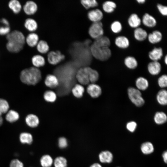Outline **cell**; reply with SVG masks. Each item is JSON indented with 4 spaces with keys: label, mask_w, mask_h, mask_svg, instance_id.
<instances>
[{
    "label": "cell",
    "mask_w": 167,
    "mask_h": 167,
    "mask_svg": "<svg viewBox=\"0 0 167 167\" xmlns=\"http://www.w3.org/2000/svg\"><path fill=\"white\" fill-rule=\"evenodd\" d=\"M7 42L6 48L10 52L17 53L23 49L25 42V38L23 33L18 30L10 32L6 35Z\"/></svg>",
    "instance_id": "obj_1"
},
{
    "label": "cell",
    "mask_w": 167,
    "mask_h": 167,
    "mask_svg": "<svg viewBox=\"0 0 167 167\" xmlns=\"http://www.w3.org/2000/svg\"><path fill=\"white\" fill-rule=\"evenodd\" d=\"M20 78L21 81L25 84L35 85L41 79V72L37 68L34 66L30 67L21 71Z\"/></svg>",
    "instance_id": "obj_2"
},
{
    "label": "cell",
    "mask_w": 167,
    "mask_h": 167,
    "mask_svg": "<svg viewBox=\"0 0 167 167\" xmlns=\"http://www.w3.org/2000/svg\"><path fill=\"white\" fill-rule=\"evenodd\" d=\"M90 51L93 57L102 61L108 60L111 55V51L109 47L98 46L93 44L90 47Z\"/></svg>",
    "instance_id": "obj_3"
},
{
    "label": "cell",
    "mask_w": 167,
    "mask_h": 167,
    "mask_svg": "<svg viewBox=\"0 0 167 167\" xmlns=\"http://www.w3.org/2000/svg\"><path fill=\"white\" fill-rule=\"evenodd\" d=\"M127 92L130 100L135 106L140 107L144 104V100L139 90L133 87H130L128 89Z\"/></svg>",
    "instance_id": "obj_4"
},
{
    "label": "cell",
    "mask_w": 167,
    "mask_h": 167,
    "mask_svg": "<svg viewBox=\"0 0 167 167\" xmlns=\"http://www.w3.org/2000/svg\"><path fill=\"white\" fill-rule=\"evenodd\" d=\"M104 33L103 25L101 21L93 22L88 30L89 35L95 39L103 36Z\"/></svg>",
    "instance_id": "obj_5"
},
{
    "label": "cell",
    "mask_w": 167,
    "mask_h": 167,
    "mask_svg": "<svg viewBox=\"0 0 167 167\" xmlns=\"http://www.w3.org/2000/svg\"><path fill=\"white\" fill-rule=\"evenodd\" d=\"M88 67V66H86L80 68L76 73V79L82 85H88L90 83Z\"/></svg>",
    "instance_id": "obj_6"
},
{
    "label": "cell",
    "mask_w": 167,
    "mask_h": 167,
    "mask_svg": "<svg viewBox=\"0 0 167 167\" xmlns=\"http://www.w3.org/2000/svg\"><path fill=\"white\" fill-rule=\"evenodd\" d=\"M65 56L60 51H51L47 55L49 62L52 65H56L59 63L65 58Z\"/></svg>",
    "instance_id": "obj_7"
},
{
    "label": "cell",
    "mask_w": 167,
    "mask_h": 167,
    "mask_svg": "<svg viewBox=\"0 0 167 167\" xmlns=\"http://www.w3.org/2000/svg\"><path fill=\"white\" fill-rule=\"evenodd\" d=\"M87 91L90 96L93 98L98 97L102 93L101 87L95 83L89 84L87 88Z\"/></svg>",
    "instance_id": "obj_8"
},
{
    "label": "cell",
    "mask_w": 167,
    "mask_h": 167,
    "mask_svg": "<svg viewBox=\"0 0 167 167\" xmlns=\"http://www.w3.org/2000/svg\"><path fill=\"white\" fill-rule=\"evenodd\" d=\"M87 15L89 19L93 23L101 21L103 18V15L101 10L96 9L88 11Z\"/></svg>",
    "instance_id": "obj_9"
},
{
    "label": "cell",
    "mask_w": 167,
    "mask_h": 167,
    "mask_svg": "<svg viewBox=\"0 0 167 167\" xmlns=\"http://www.w3.org/2000/svg\"><path fill=\"white\" fill-rule=\"evenodd\" d=\"M59 83L58 78L56 75L52 74L47 75L45 80V85L51 88L57 87L59 84Z\"/></svg>",
    "instance_id": "obj_10"
},
{
    "label": "cell",
    "mask_w": 167,
    "mask_h": 167,
    "mask_svg": "<svg viewBox=\"0 0 167 167\" xmlns=\"http://www.w3.org/2000/svg\"><path fill=\"white\" fill-rule=\"evenodd\" d=\"M36 4L32 1H27L23 6L24 12L28 15H32L35 14L37 10Z\"/></svg>",
    "instance_id": "obj_11"
},
{
    "label": "cell",
    "mask_w": 167,
    "mask_h": 167,
    "mask_svg": "<svg viewBox=\"0 0 167 167\" xmlns=\"http://www.w3.org/2000/svg\"><path fill=\"white\" fill-rule=\"evenodd\" d=\"M148 69L149 72L151 75H157L161 72V65L158 61H152L148 64Z\"/></svg>",
    "instance_id": "obj_12"
},
{
    "label": "cell",
    "mask_w": 167,
    "mask_h": 167,
    "mask_svg": "<svg viewBox=\"0 0 167 167\" xmlns=\"http://www.w3.org/2000/svg\"><path fill=\"white\" fill-rule=\"evenodd\" d=\"M100 161L103 163H109L113 160L112 153L109 151H104L101 152L99 155Z\"/></svg>",
    "instance_id": "obj_13"
},
{
    "label": "cell",
    "mask_w": 167,
    "mask_h": 167,
    "mask_svg": "<svg viewBox=\"0 0 167 167\" xmlns=\"http://www.w3.org/2000/svg\"><path fill=\"white\" fill-rule=\"evenodd\" d=\"M163 55V50L161 48H154L149 53V58L154 61H157L160 60Z\"/></svg>",
    "instance_id": "obj_14"
},
{
    "label": "cell",
    "mask_w": 167,
    "mask_h": 167,
    "mask_svg": "<svg viewBox=\"0 0 167 167\" xmlns=\"http://www.w3.org/2000/svg\"><path fill=\"white\" fill-rule=\"evenodd\" d=\"M142 21L143 24L146 27L152 28L156 24L155 19L148 13H145L143 16Z\"/></svg>",
    "instance_id": "obj_15"
},
{
    "label": "cell",
    "mask_w": 167,
    "mask_h": 167,
    "mask_svg": "<svg viewBox=\"0 0 167 167\" xmlns=\"http://www.w3.org/2000/svg\"><path fill=\"white\" fill-rule=\"evenodd\" d=\"M25 122L26 124L29 127L35 128L37 127L39 123V120L36 115L30 114L26 117Z\"/></svg>",
    "instance_id": "obj_16"
},
{
    "label": "cell",
    "mask_w": 167,
    "mask_h": 167,
    "mask_svg": "<svg viewBox=\"0 0 167 167\" xmlns=\"http://www.w3.org/2000/svg\"><path fill=\"white\" fill-rule=\"evenodd\" d=\"M116 45L121 49H126L129 45V41L128 39L124 36H119L117 37L115 41Z\"/></svg>",
    "instance_id": "obj_17"
},
{
    "label": "cell",
    "mask_w": 167,
    "mask_h": 167,
    "mask_svg": "<svg viewBox=\"0 0 167 167\" xmlns=\"http://www.w3.org/2000/svg\"><path fill=\"white\" fill-rule=\"evenodd\" d=\"M38 35L34 32L29 34L25 38V41L28 45L31 47H33L36 45L39 41Z\"/></svg>",
    "instance_id": "obj_18"
},
{
    "label": "cell",
    "mask_w": 167,
    "mask_h": 167,
    "mask_svg": "<svg viewBox=\"0 0 167 167\" xmlns=\"http://www.w3.org/2000/svg\"><path fill=\"white\" fill-rule=\"evenodd\" d=\"M129 25L132 28H136L139 27L141 24V20L138 15L135 13L131 14L128 20Z\"/></svg>",
    "instance_id": "obj_19"
},
{
    "label": "cell",
    "mask_w": 167,
    "mask_h": 167,
    "mask_svg": "<svg viewBox=\"0 0 167 167\" xmlns=\"http://www.w3.org/2000/svg\"><path fill=\"white\" fill-rule=\"evenodd\" d=\"M162 34L159 31L155 30L148 36L149 42L152 44H156L160 42L162 39Z\"/></svg>",
    "instance_id": "obj_20"
},
{
    "label": "cell",
    "mask_w": 167,
    "mask_h": 167,
    "mask_svg": "<svg viewBox=\"0 0 167 167\" xmlns=\"http://www.w3.org/2000/svg\"><path fill=\"white\" fill-rule=\"evenodd\" d=\"M147 32L143 28L138 27L134 31V36L135 39L139 41L144 40L148 37Z\"/></svg>",
    "instance_id": "obj_21"
},
{
    "label": "cell",
    "mask_w": 167,
    "mask_h": 167,
    "mask_svg": "<svg viewBox=\"0 0 167 167\" xmlns=\"http://www.w3.org/2000/svg\"><path fill=\"white\" fill-rule=\"evenodd\" d=\"M92 44L98 46L109 47L110 41L108 37L103 35L95 39Z\"/></svg>",
    "instance_id": "obj_22"
},
{
    "label": "cell",
    "mask_w": 167,
    "mask_h": 167,
    "mask_svg": "<svg viewBox=\"0 0 167 167\" xmlns=\"http://www.w3.org/2000/svg\"><path fill=\"white\" fill-rule=\"evenodd\" d=\"M156 100L160 105H165L167 104V92L165 89L159 91L156 95Z\"/></svg>",
    "instance_id": "obj_23"
},
{
    "label": "cell",
    "mask_w": 167,
    "mask_h": 167,
    "mask_svg": "<svg viewBox=\"0 0 167 167\" xmlns=\"http://www.w3.org/2000/svg\"><path fill=\"white\" fill-rule=\"evenodd\" d=\"M32 62L34 67L39 68L43 66L45 64L44 57L40 55L33 56L32 58Z\"/></svg>",
    "instance_id": "obj_24"
},
{
    "label": "cell",
    "mask_w": 167,
    "mask_h": 167,
    "mask_svg": "<svg viewBox=\"0 0 167 167\" xmlns=\"http://www.w3.org/2000/svg\"><path fill=\"white\" fill-rule=\"evenodd\" d=\"M135 85L139 90H145L148 87V80L145 78L140 77L138 78L135 81Z\"/></svg>",
    "instance_id": "obj_25"
},
{
    "label": "cell",
    "mask_w": 167,
    "mask_h": 167,
    "mask_svg": "<svg viewBox=\"0 0 167 167\" xmlns=\"http://www.w3.org/2000/svg\"><path fill=\"white\" fill-rule=\"evenodd\" d=\"M140 149L142 152L145 155L151 154L154 150L153 144L150 142H146L143 143L141 146Z\"/></svg>",
    "instance_id": "obj_26"
},
{
    "label": "cell",
    "mask_w": 167,
    "mask_h": 167,
    "mask_svg": "<svg viewBox=\"0 0 167 167\" xmlns=\"http://www.w3.org/2000/svg\"><path fill=\"white\" fill-rule=\"evenodd\" d=\"M24 26L27 30L31 32L36 30L38 27V24L36 21L31 18H27L25 20Z\"/></svg>",
    "instance_id": "obj_27"
},
{
    "label": "cell",
    "mask_w": 167,
    "mask_h": 167,
    "mask_svg": "<svg viewBox=\"0 0 167 167\" xmlns=\"http://www.w3.org/2000/svg\"><path fill=\"white\" fill-rule=\"evenodd\" d=\"M154 120L157 124L161 125L165 123L167 120L166 114L163 112H157L154 115Z\"/></svg>",
    "instance_id": "obj_28"
},
{
    "label": "cell",
    "mask_w": 167,
    "mask_h": 167,
    "mask_svg": "<svg viewBox=\"0 0 167 167\" xmlns=\"http://www.w3.org/2000/svg\"><path fill=\"white\" fill-rule=\"evenodd\" d=\"M71 92L75 97L80 98L83 96L84 92V88L82 85L77 84L73 87Z\"/></svg>",
    "instance_id": "obj_29"
},
{
    "label": "cell",
    "mask_w": 167,
    "mask_h": 167,
    "mask_svg": "<svg viewBox=\"0 0 167 167\" xmlns=\"http://www.w3.org/2000/svg\"><path fill=\"white\" fill-rule=\"evenodd\" d=\"M8 6L15 14L19 13L22 8L21 5L17 0H11L8 2Z\"/></svg>",
    "instance_id": "obj_30"
},
{
    "label": "cell",
    "mask_w": 167,
    "mask_h": 167,
    "mask_svg": "<svg viewBox=\"0 0 167 167\" xmlns=\"http://www.w3.org/2000/svg\"><path fill=\"white\" fill-rule=\"evenodd\" d=\"M19 118L18 113L15 111L10 110L7 113L6 115V120L10 123H13L16 121Z\"/></svg>",
    "instance_id": "obj_31"
},
{
    "label": "cell",
    "mask_w": 167,
    "mask_h": 167,
    "mask_svg": "<svg viewBox=\"0 0 167 167\" xmlns=\"http://www.w3.org/2000/svg\"><path fill=\"white\" fill-rule=\"evenodd\" d=\"M54 160L52 157L48 154L45 155L41 158L40 164L42 167H50L53 164Z\"/></svg>",
    "instance_id": "obj_32"
},
{
    "label": "cell",
    "mask_w": 167,
    "mask_h": 167,
    "mask_svg": "<svg viewBox=\"0 0 167 167\" xmlns=\"http://www.w3.org/2000/svg\"><path fill=\"white\" fill-rule=\"evenodd\" d=\"M19 138L20 142L23 144H30L33 140L32 135L29 133L26 132L21 133Z\"/></svg>",
    "instance_id": "obj_33"
},
{
    "label": "cell",
    "mask_w": 167,
    "mask_h": 167,
    "mask_svg": "<svg viewBox=\"0 0 167 167\" xmlns=\"http://www.w3.org/2000/svg\"><path fill=\"white\" fill-rule=\"evenodd\" d=\"M124 64L130 69H135L138 66V62L136 59L132 56L126 57L124 60Z\"/></svg>",
    "instance_id": "obj_34"
},
{
    "label": "cell",
    "mask_w": 167,
    "mask_h": 167,
    "mask_svg": "<svg viewBox=\"0 0 167 167\" xmlns=\"http://www.w3.org/2000/svg\"><path fill=\"white\" fill-rule=\"evenodd\" d=\"M117 6L116 3L111 1L105 2L103 4L102 8L103 10L107 13L113 12Z\"/></svg>",
    "instance_id": "obj_35"
},
{
    "label": "cell",
    "mask_w": 167,
    "mask_h": 167,
    "mask_svg": "<svg viewBox=\"0 0 167 167\" xmlns=\"http://www.w3.org/2000/svg\"><path fill=\"white\" fill-rule=\"evenodd\" d=\"M36 46L38 51L41 54L47 53L49 49L48 44L44 40H41L39 41Z\"/></svg>",
    "instance_id": "obj_36"
},
{
    "label": "cell",
    "mask_w": 167,
    "mask_h": 167,
    "mask_svg": "<svg viewBox=\"0 0 167 167\" xmlns=\"http://www.w3.org/2000/svg\"><path fill=\"white\" fill-rule=\"evenodd\" d=\"M88 69L90 83H95L98 80L99 77L98 72L89 66H88Z\"/></svg>",
    "instance_id": "obj_37"
},
{
    "label": "cell",
    "mask_w": 167,
    "mask_h": 167,
    "mask_svg": "<svg viewBox=\"0 0 167 167\" xmlns=\"http://www.w3.org/2000/svg\"><path fill=\"white\" fill-rule=\"evenodd\" d=\"M43 97L46 101L49 102H54L57 98L56 93L52 90L46 91L44 94Z\"/></svg>",
    "instance_id": "obj_38"
},
{
    "label": "cell",
    "mask_w": 167,
    "mask_h": 167,
    "mask_svg": "<svg viewBox=\"0 0 167 167\" xmlns=\"http://www.w3.org/2000/svg\"><path fill=\"white\" fill-rule=\"evenodd\" d=\"M53 164L54 167H67V161L64 157L59 156L54 160Z\"/></svg>",
    "instance_id": "obj_39"
},
{
    "label": "cell",
    "mask_w": 167,
    "mask_h": 167,
    "mask_svg": "<svg viewBox=\"0 0 167 167\" xmlns=\"http://www.w3.org/2000/svg\"><path fill=\"white\" fill-rule=\"evenodd\" d=\"M9 108L8 102L5 100L0 98V116L4 113H6Z\"/></svg>",
    "instance_id": "obj_40"
},
{
    "label": "cell",
    "mask_w": 167,
    "mask_h": 167,
    "mask_svg": "<svg viewBox=\"0 0 167 167\" xmlns=\"http://www.w3.org/2000/svg\"><path fill=\"white\" fill-rule=\"evenodd\" d=\"M81 3L87 9L96 7L98 5L97 2L96 0H82Z\"/></svg>",
    "instance_id": "obj_41"
},
{
    "label": "cell",
    "mask_w": 167,
    "mask_h": 167,
    "mask_svg": "<svg viewBox=\"0 0 167 167\" xmlns=\"http://www.w3.org/2000/svg\"><path fill=\"white\" fill-rule=\"evenodd\" d=\"M111 29L112 31L114 33H119L122 30V25L119 21H115L111 24Z\"/></svg>",
    "instance_id": "obj_42"
},
{
    "label": "cell",
    "mask_w": 167,
    "mask_h": 167,
    "mask_svg": "<svg viewBox=\"0 0 167 167\" xmlns=\"http://www.w3.org/2000/svg\"><path fill=\"white\" fill-rule=\"evenodd\" d=\"M158 84L161 88H165L167 86V76L166 75L161 76L158 79Z\"/></svg>",
    "instance_id": "obj_43"
},
{
    "label": "cell",
    "mask_w": 167,
    "mask_h": 167,
    "mask_svg": "<svg viewBox=\"0 0 167 167\" xmlns=\"http://www.w3.org/2000/svg\"><path fill=\"white\" fill-rule=\"evenodd\" d=\"M127 129L131 132H134L137 126V123L134 121H131L128 122L126 125Z\"/></svg>",
    "instance_id": "obj_44"
},
{
    "label": "cell",
    "mask_w": 167,
    "mask_h": 167,
    "mask_svg": "<svg viewBox=\"0 0 167 167\" xmlns=\"http://www.w3.org/2000/svg\"><path fill=\"white\" fill-rule=\"evenodd\" d=\"M68 145V142L66 139L64 137H60L58 140V146L62 149L65 148Z\"/></svg>",
    "instance_id": "obj_45"
},
{
    "label": "cell",
    "mask_w": 167,
    "mask_h": 167,
    "mask_svg": "<svg viewBox=\"0 0 167 167\" xmlns=\"http://www.w3.org/2000/svg\"><path fill=\"white\" fill-rule=\"evenodd\" d=\"M10 167H24L23 163L18 159L12 160L10 164Z\"/></svg>",
    "instance_id": "obj_46"
},
{
    "label": "cell",
    "mask_w": 167,
    "mask_h": 167,
    "mask_svg": "<svg viewBox=\"0 0 167 167\" xmlns=\"http://www.w3.org/2000/svg\"><path fill=\"white\" fill-rule=\"evenodd\" d=\"M11 28L10 26L5 25L0 26V35H7L10 32Z\"/></svg>",
    "instance_id": "obj_47"
},
{
    "label": "cell",
    "mask_w": 167,
    "mask_h": 167,
    "mask_svg": "<svg viewBox=\"0 0 167 167\" xmlns=\"http://www.w3.org/2000/svg\"><path fill=\"white\" fill-rule=\"evenodd\" d=\"M157 6L158 11L162 15L164 16L167 15V7L166 6H163L160 4H158Z\"/></svg>",
    "instance_id": "obj_48"
},
{
    "label": "cell",
    "mask_w": 167,
    "mask_h": 167,
    "mask_svg": "<svg viewBox=\"0 0 167 167\" xmlns=\"http://www.w3.org/2000/svg\"><path fill=\"white\" fill-rule=\"evenodd\" d=\"M0 22L3 25L6 26H9L10 24L9 21L6 19L2 18L0 20Z\"/></svg>",
    "instance_id": "obj_49"
},
{
    "label": "cell",
    "mask_w": 167,
    "mask_h": 167,
    "mask_svg": "<svg viewBox=\"0 0 167 167\" xmlns=\"http://www.w3.org/2000/svg\"><path fill=\"white\" fill-rule=\"evenodd\" d=\"M162 156L163 161L166 164L167 162V152L166 151L163 152Z\"/></svg>",
    "instance_id": "obj_50"
},
{
    "label": "cell",
    "mask_w": 167,
    "mask_h": 167,
    "mask_svg": "<svg viewBox=\"0 0 167 167\" xmlns=\"http://www.w3.org/2000/svg\"><path fill=\"white\" fill-rule=\"evenodd\" d=\"M89 167H102L101 165L97 163H94L90 166Z\"/></svg>",
    "instance_id": "obj_51"
},
{
    "label": "cell",
    "mask_w": 167,
    "mask_h": 167,
    "mask_svg": "<svg viewBox=\"0 0 167 167\" xmlns=\"http://www.w3.org/2000/svg\"><path fill=\"white\" fill-rule=\"evenodd\" d=\"M136 1L138 3L140 4H143L145 2V0H137Z\"/></svg>",
    "instance_id": "obj_52"
},
{
    "label": "cell",
    "mask_w": 167,
    "mask_h": 167,
    "mask_svg": "<svg viewBox=\"0 0 167 167\" xmlns=\"http://www.w3.org/2000/svg\"><path fill=\"white\" fill-rule=\"evenodd\" d=\"M3 118L1 116H0V126L2 125L3 123Z\"/></svg>",
    "instance_id": "obj_53"
},
{
    "label": "cell",
    "mask_w": 167,
    "mask_h": 167,
    "mask_svg": "<svg viewBox=\"0 0 167 167\" xmlns=\"http://www.w3.org/2000/svg\"><path fill=\"white\" fill-rule=\"evenodd\" d=\"M164 61L166 64H167V56L166 55L164 58Z\"/></svg>",
    "instance_id": "obj_54"
},
{
    "label": "cell",
    "mask_w": 167,
    "mask_h": 167,
    "mask_svg": "<svg viewBox=\"0 0 167 167\" xmlns=\"http://www.w3.org/2000/svg\"></svg>",
    "instance_id": "obj_55"
}]
</instances>
